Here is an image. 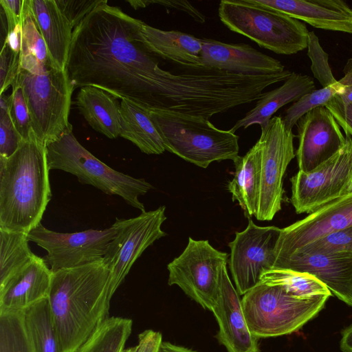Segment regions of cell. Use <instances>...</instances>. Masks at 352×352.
Here are the masks:
<instances>
[{
    "label": "cell",
    "instance_id": "1",
    "mask_svg": "<svg viewBox=\"0 0 352 352\" xmlns=\"http://www.w3.org/2000/svg\"><path fill=\"white\" fill-rule=\"evenodd\" d=\"M107 0L73 30L66 69L74 89L92 86L145 109L159 62L144 45V21Z\"/></svg>",
    "mask_w": 352,
    "mask_h": 352
},
{
    "label": "cell",
    "instance_id": "2",
    "mask_svg": "<svg viewBox=\"0 0 352 352\" xmlns=\"http://www.w3.org/2000/svg\"><path fill=\"white\" fill-rule=\"evenodd\" d=\"M109 281L102 260L52 272L47 298L63 352H76L109 317Z\"/></svg>",
    "mask_w": 352,
    "mask_h": 352
},
{
    "label": "cell",
    "instance_id": "3",
    "mask_svg": "<svg viewBox=\"0 0 352 352\" xmlns=\"http://www.w3.org/2000/svg\"><path fill=\"white\" fill-rule=\"evenodd\" d=\"M46 146L35 135L9 157H0V228L28 234L52 197Z\"/></svg>",
    "mask_w": 352,
    "mask_h": 352
},
{
    "label": "cell",
    "instance_id": "4",
    "mask_svg": "<svg viewBox=\"0 0 352 352\" xmlns=\"http://www.w3.org/2000/svg\"><path fill=\"white\" fill-rule=\"evenodd\" d=\"M147 111L165 150L190 163L206 168L213 162L239 156V138L230 129H218L203 117Z\"/></svg>",
    "mask_w": 352,
    "mask_h": 352
},
{
    "label": "cell",
    "instance_id": "5",
    "mask_svg": "<svg viewBox=\"0 0 352 352\" xmlns=\"http://www.w3.org/2000/svg\"><path fill=\"white\" fill-rule=\"evenodd\" d=\"M218 15L230 30L276 54L292 55L307 47L305 23L252 0H221Z\"/></svg>",
    "mask_w": 352,
    "mask_h": 352
},
{
    "label": "cell",
    "instance_id": "6",
    "mask_svg": "<svg viewBox=\"0 0 352 352\" xmlns=\"http://www.w3.org/2000/svg\"><path fill=\"white\" fill-rule=\"evenodd\" d=\"M50 170L75 175L82 184L93 186L109 195L121 197L127 204L146 211L139 197L153 186L144 179L117 171L96 157L75 138L72 128L46 146Z\"/></svg>",
    "mask_w": 352,
    "mask_h": 352
},
{
    "label": "cell",
    "instance_id": "7",
    "mask_svg": "<svg viewBox=\"0 0 352 352\" xmlns=\"http://www.w3.org/2000/svg\"><path fill=\"white\" fill-rule=\"evenodd\" d=\"M329 296H295L278 285L258 283L241 298L248 326L259 338L292 333L314 318Z\"/></svg>",
    "mask_w": 352,
    "mask_h": 352
},
{
    "label": "cell",
    "instance_id": "8",
    "mask_svg": "<svg viewBox=\"0 0 352 352\" xmlns=\"http://www.w3.org/2000/svg\"><path fill=\"white\" fill-rule=\"evenodd\" d=\"M14 84L22 89L39 142L47 146L72 128L69 115L74 87L67 69L53 68L33 74L21 69Z\"/></svg>",
    "mask_w": 352,
    "mask_h": 352
},
{
    "label": "cell",
    "instance_id": "9",
    "mask_svg": "<svg viewBox=\"0 0 352 352\" xmlns=\"http://www.w3.org/2000/svg\"><path fill=\"white\" fill-rule=\"evenodd\" d=\"M229 255L208 240L188 238L182 253L167 265L168 285H177L204 309L212 311L219 291L222 267Z\"/></svg>",
    "mask_w": 352,
    "mask_h": 352
},
{
    "label": "cell",
    "instance_id": "10",
    "mask_svg": "<svg viewBox=\"0 0 352 352\" xmlns=\"http://www.w3.org/2000/svg\"><path fill=\"white\" fill-rule=\"evenodd\" d=\"M331 158L309 173L291 179V203L297 214H310L352 191V137Z\"/></svg>",
    "mask_w": 352,
    "mask_h": 352
},
{
    "label": "cell",
    "instance_id": "11",
    "mask_svg": "<svg viewBox=\"0 0 352 352\" xmlns=\"http://www.w3.org/2000/svg\"><path fill=\"white\" fill-rule=\"evenodd\" d=\"M258 142L261 146V186L258 211L259 221H271L281 210L283 177L296 156L292 130L286 129L283 119L273 116L261 129Z\"/></svg>",
    "mask_w": 352,
    "mask_h": 352
},
{
    "label": "cell",
    "instance_id": "12",
    "mask_svg": "<svg viewBox=\"0 0 352 352\" xmlns=\"http://www.w3.org/2000/svg\"><path fill=\"white\" fill-rule=\"evenodd\" d=\"M166 207L142 212L130 219H116L118 232L102 261L109 270V298L111 299L131 267L144 251L166 235L162 230L166 221Z\"/></svg>",
    "mask_w": 352,
    "mask_h": 352
},
{
    "label": "cell",
    "instance_id": "13",
    "mask_svg": "<svg viewBox=\"0 0 352 352\" xmlns=\"http://www.w3.org/2000/svg\"><path fill=\"white\" fill-rule=\"evenodd\" d=\"M117 232L113 224L104 230L59 232L40 223L28 234V239L46 250L43 259L55 272L102 260Z\"/></svg>",
    "mask_w": 352,
    "mask_h": 352
},
{
    "label": "cell",
    "instance_id": "14",
    "mask_svg": "<svg viewBox=\"0 0 352 352\" xmlns=\"http://www.w3.org/2000/svg\"><path fill=\"white\" fill-rule=\"evenodd\" d=\"M280 231L274 226H258L249 219L246 228L236 232L228 243L229 269L240 296L257 285L263 273L273 268Z\"/></svg>",
    "mask_w": 352,
    "mask_h": 352
},
{
    "label": "cell",
    "instance_id": "15",
    "mask_svg": "<svg viewBox=\"0 0 352 352\" xmlns=\"http://www.w3.org/2000/svg\"><path fill=\"white\" fill-rule=\"evenodd\" d=\"M350 226L352 191L281 228L275 249V261L287 257L310 243Z\"/></svg>",
    "mask_w": 352,
    "mask_h": 352
},
{
    "label": "cell",
    "instance_id": "16",
    "mask_svg": "<svg viewBox=\"0 0 352 352\" xmlns=\"http://www.w3.org/2000/svg\"><path fill=\"white\" fill-rule=\"evenodd\" d=\"M299 170L309 173L334 155L346 138L333 114L325 106L316 107L296 123Z\"/></svg>",
    "mask_w": 352,
    "mask_h": 352
},
{
    "label": "cell",
    "instance_id": "17",
    "mask_svg": "<svg viewBox=\"0 0 352 352\" xmlns=\"http://www.w3.org/2000/svg\"><path fill=\"white\" fill-rule=\"evenodd\" d=\"M212 312L219 325L216 338L228 352H261L258 339L248 326L241 298L230 279L227 265L221 270L219 295Z\"/></svg>",
    "mask_w": 352,
    "mask_h": 352
},
{
    "label": "cell",
    "instance_id": "18",
    "mask_svg": "<svg viewBox=\"0 0 352 352\" xmlns=\"http://www.w3.org/2000/svg\"><path fill=\"white\" fill-rule=\"evenodd\" d=\"M273 268L309 273L352 307V253H297L276 260Z\"/></svg>",
    "mask_w": 352,
    "mask_h": 352
},
{
    "label": "cell",
    "instance_id": "19",
    "mask_svg": "<svg viewBox=\"0 0 352 352\" xmlns=\"http://www.w3.org/2000/svg\"><path fill=\"white\" fill-rule=\"evenodd\" d=\"M201 59L206 67L247 76H264L284 72L285 66L248 44L226 43L201 38Z\"/></svg>",
    "mask_w": 352,
    "mask_h": 352
},
{
    "label": "cell",
    "instance_id": "20",
    "mask_svg": "<svg viewBox=\"0 0 352 352\" xmlns=\"http://www.w3.org/2000/svg\"><path fill=\"white\" fill-rule=\"evenodd\" d=\"M318 29L352 34V8L342 0H252Z\"/></svg>",
    "mask_w": 352,
    "mask_h": 352
},
{
    "label": "cell",
    "instance_id": "21",
    "mask_svg": "<svg viewBox=\"0 0 352 352\" xmlns=\"http://www.w3.org/2000/svg\"><path fill=\"white\" fill-rule=\"evenodd\" d=\"M52 272L36 255L0 286V312L23 311L48 297Z\"/></svg>",
    "mask_w": 352,
    "mask_h": 352
},
{
    "label": "cell",
    "instance_id": "22",
    "mask_svg": "<svg viewBox=\"0 0 352 352\" xmlns=\"http://www.w3.org/2000/svg\"><path fill=\"white\" fill-rule=\"evenodd\" d=\"M141 38L145 47L155 56L190 69L206 67L201 59V38L177 30H160L145 23L142 27Z\"/></svg>",
    "mask_w": 352,
    "mask_h": 352
},
{
    "label": "cell",
    "instance_id": "23",
    "mask_svg": "<svg viewBox=\"0 0 352 352\" xmlns=\"http://www.w3.org/2000/svg\"><path fill=\"white\" fill-rule=\"evenodd\" d=\"M29 7L54 66L66 69L73 29L55 0H29Z\"/></svg>",
    "mask_w": 352,
    "mask_h": 352
},
{
    "label": "cell",
    "instance_id": "24",
    "mask_svg": "<svg viewBox=\"0 0 352 352\" xmlns=\"http://www.w3.org/2000/svg\"><path fill=\"white\" fill-rule=\"evenodd\" d=\"M315 88L314 82L310 76L292 72L281 86L264 93L255 107L236 121L230 130L235 132L240 128L246 129L256 124L260 125L261 129L264 128L280 107L296 102Z\"/></svg>",
    "mask_w": 352,
    "mask_h": 352
},
{
    "label": "cell",
    "instance_id": "25",
    "mask_svg": "<svg viewBox=\"0 0 352 352\" xmlns=\"http://www.w3.org/2000/svg\"><path fill=\"white\" fill-rule=\"evenodd\" d=\"M76 106L95 131L110 139L120 136V103L117 98L96 87H82L76 96Z\"/></svg>",
    "mask_w": 352,
    "mask_h": 352
},
{
    "label": "cell",
    "instance_id": "26",
    "mask_svg": "<svg viewBox=\"0 0 352 352\" xmlns=\"http://www.w3.org/2000/svg\"><path fill=\"white\" fill-rule=\"evenodd\" d=\"M261 151L258 141L243 156L233 162L235 172L228 184L233 201H237L249 219L258 211L261 186Z\"/></svg>",
    "mask_w": 352,
    "mask_h": 352
},
{
    "label": "cell",
    "instance_id": "27",
    "mask_svg": "<svg viewBox=\"0 0 352 352\" xmlns=\"http://www.w3.org/2000/svg\"><path fill=\"white\" fill-rule=\"evenodd\" d=\"M120 136L146 154L160 155L166 151L148 111L127 100H121Z\"/></svg>",
    "mask_w": 352,
    "mask_h": 352
},
{
    "label": "cell",
    "instance_id": "28",
    "mask_svg": "<svg viewBox=\"0 0 352 352\" xmlns=\"http://www.w3.org/2000/svg\"><path fill=\"white\" fill-rule=\"evenodd\" d=\"M21 27V69L33 74H43L56 68L31 13L29 0L23 1Z\"/></svg>",
    "mask_w": 352,
    "mask_h": 352
},
{
    "label": "cell",
    "instance_id": "29",
    "mask_svg": "<svg viewBox=\"0 0 352 352\" xmlns=\"http://www.w3.org/2000/svg\"><path fill=\"white\" fill-rule=\"evenodd\" d=\"M23 314L34 352H63L48 298L34 303Z\"/></svg>",
    "mask_w": 352,
    "mask_h": 352
},
{
    "label": "cell",
    "instance_id": "30",
    "mask_svg": "<svg viewBox=\"0 0 352 352\" xmlns=\"http://www.w3.org/2000/svg\"><path fill=\"white\" fill-rule=\"evenodd\" d=\"M260 283L278 285L288 293L302 298L331 296L328 287L314 276L292 270L272 268L267 270L261 275Z\"/></svg>",
    "mask_w": 352,
    "mask_h": 352
},
{
    "label": "cell",
    "instance_id": "31",
    "mask_svg": "<svg viewBox=\"0 0 352 352\" xmlns=\"http://www.w3.org/2000/svg\"><path fill=\"white\" fill-rule=\"evenodd\" d=\"M28 234L0 228V286L35 256Z\"/></svg>",
    "mask_w": 352,
    "mask_h": 352
},
{
    "label": "cell",
    "instance_id": "32",
    "mask_svg": "<svg viewBox=\"0 0 352 352\" xmlns=\"http://www.w3.org/2000/svg\"><path fill=\"white\" fill-rule=\"evenodd\" d=\"M132 327L129 318L109 317L76 352H122Z\"/></svg>",
    "mask_w": 352,
    "mask_h": 352
},
{
    "label": "cell",
    "instance_id": "33",
    "mask_svg": "<svg viewBox=\"0 0 352 352\" xmlns=\"http://www.w3.org/2000/svg\"><path fill=\"white\" fill-rule=\"evenodd\" d=\"M0 352H34L23 311L0 312Z\"/></svg>",
    "mask_w": 352,
    "mask_h": 352
},
{
    "label": "cell",
    "instance_id": "34",
    "mask_svg": "<svg viewBox=\"0 0 352 352\" xmlns=\"http://www.w3.org/2000/svg\"><path fill=\"white\" fill-rule=\"evenodd\" d=\"M344 93V86L338 81L334 85L315 89L304 95L285 111L283 119L286 129L292 130L305 114L316 107L325 106L335 96Z\"/></svg>",
    "mask_w": 352,
    "mask_h": 352
},
{
    "label": "cell",
    "instance_id": "35",
    "mask_svg": "<svg viewBox=\"0 0 352 352\" xmlns=\"http://www.w3.org/2000/svg\"><path fill=\"white\" fill-rule=\"evenodd\" d=\"M339 252L352 253V226L314 241L289 256L297 253L333 254Z\"/></svg>",
    "mask_w": 352,
    "mask_h": 352
},
{
    "label": "cell",
    "instance_id": "36",
    "mask_svg": "<svg viewBox=\"0 0 352 352\" xmlns=\"http://www.w3.org/2000/svg\"><path fill=\"white\" fill-rule=\"evenodd\" d=\"M11 94L0 95V157H9L23 140L16 131L10 114Z\"/></svg>",
    "mask_w": 352,
    "mask_h": 352
},
{
    "label": "cell",
    "instance_id": "37",
    "mask_svg": "<svg viewBox=\"0 0 352 352\" xmlns=\"http://www.w3.org/2000/svg\"><path fill=\"white\" fill-rule=\"evenodd\" d=\"M307 55L311 62V70L314 77L322 87L334 85L338 82L332 74L329 55L321 47L319 38L314 31L308 34Z\"/></svg>",
    "mask_w": 352,
    "mask_h": 352
},
{
    "label": "cell",
    "instance_id": "38",
    "mask_svg": "<svg viewBox=\"0 0 352 352\" xmlns=\"http://www.w3.org/2000/svg\"><path fill=\"white\" fill-rule=\"evenodd\" d=\"M10 114L14 125L23 141L30 140L34 134L31 124L28 108L21 87L12 86Z\"/></svg>",
    "mask_w": 352,
    "mask_h": 352
},
{
    "label": "cell",
    "instance_id": "39",
    "mask_svg": "<svg viewBox=\"0 0 352 352\" xmlns=\"http://www.w3.org/2000/svg\"><path fill=\"white\" fill-rule=\"evenodd\" d=\"M20 69V54L12 52L4 43L0 52V95L14 84Z\"/></svg>",
    "mask_w": 352,
    "mask_h": 352
},
{
    "label": "cell",
    "instance_id": "40",
    "mask_svg": "<svg viewBox=\"0 0 352 352\" xmlns=\"http://www.w3.org/2000/svg\"><path fill=\"white\" fill-rule=\"evenodd\" d=\"M103 0H55L74 30Z\"/></svg>",
    "mask_w": 352,
    "mask_h": 352
},
{
    "label": "cell",
    "instance_id": "41",
    "mask_svg": "<svg viewBox=\"0 0 352 352\" xmlns=\"http://www.w3.org/2000/svg\"><path fill=\"white\" fill-rule=\"evenodd\" d=\"M346 135L352 137V102L342 104L336 96L325 105Z\"/></svg>",
    "mask_w": 352,
    "mask_h": 352
},
{
    "label": "cell",
    "instance_id": "42",
    "mask_svg": "<svg viewBox=\"0 0 352 352\" xmlns=\"http://www.w3.org/2000/svg\"><path fill=\"white\" fill-rule=\"evenodd\" d=\"M162 336L160 332L147 329L140 333L138 344L122 352H158Z\"/></svg>",
    "mask_w": 352,
    "mask_h": 352
},
{
    "label": "cell",
    "instance_id": "43",
    "mask_svg": "<svg viewBox=\"0 0 352 352\" xmlns=\"http://www.w3.org/2000/svg\"><path fill=\"white\" fill-rule=\"evenodd\" d=\"M23 1L0 0L1 8L8 22V33L12 31L18 24L21 23Z\"/></svg>",
    "mask_w": 352,
    "mask_h": 352
},
{
    "label": "cell",
    "instance_id": "44",
    "mask_svg": "<svg viewBox=\"0 0 352 352\" xmlns=\"http://www.w3.org/2000/svg\"><path fill=\"white\" fill-rule=\"evenodd\" d=\"M146 6L150 4H160L166 8L176 9L179 11L185 12L190 15L195 21L199 23H204L206 21L205 16L200 12L197 8L193 7L188 1H147L145 0Z\"/></svg>",
    "mask_w": 352,
    "mask_h": 352
},
{
    "label": "cell",
    "instance_id": "45",
    "mask_svg": "<svg viewBox=\"0 0 352 352\" xmlns=\"http://www.w3.org/2000/svg\"><path fill=\"white\" fill-rule=\"evenodd\" d=\"M344 76L338 80L344 86V93L336 95V98L343 104L352 102V58L347 60L344 69Z\"/></svg>",
    "mask_w": 352,
    "mask_h": 352
},
{
    "label": "cell",
    "instance_id": "46",
    "mask_svg": "<svg viewBox=\"0 0 352 352\" xmlns=\"http://www.w3.org/2000/svg\"><path fill=\"white\" fill-rule=\"evenodd\" d=\"M21 33L22 27L21 23H20L18 24L12 31L8 33L7 38L4 43H6L8 45L10 50L15 54H20L21 45Z\"/></svg>",
    "mask_w": 352,
    "mask_h": 352
},
{
    "label": "cell",
    "instance_id": "47",
    "mask_svg": "<svg viewBox=\"0 0 352 352\" xmlns=\"http://www.w3.org/2000/svg\"><path fill=\"white\" fill-rule=\"evenodd\" d=\"M340 346L342 352H352V324L342 331Z\"/></svg>",
    "mask_w": 352,
    "mask_h": 352
},
{
    "label": "cell",
    "instance_id": "48",
    "mask_svg": "<svg viewBox=\"0 0 352 352\" xmlns=\"http://www.w3.org/2000/svg\"><path fill=\"white\" fill-rule=\"evenodd\" d=\"M158 352H196L188 348L179 346L166 341H162L160 345Z\"/></svg>",
    "mask_w": 352,
    "mask_h": 352
}]
</instances>
